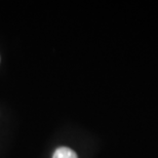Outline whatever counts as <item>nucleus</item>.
Listing matches in <instances>:
<instances>
[{"label": "nucleus", "mask_w": 158, "mask_h": 158, "mask_svg": "<svg viewBox=\"0 0 158 158\" xmlns=\"http://www.w3.org/2000/svg\"><path fill=\"white\" fill-rule=\"evenodd\" d=\"M52 158H78V157L77 154L72 149H70V148L60 147L55 151Z\"/></svg>", "instance_id": "obj_1"}]
</instances>
